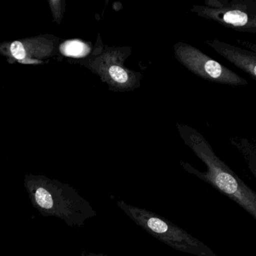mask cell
<instances>
[{
    "label": "cell",
    "instance_id": "cell-5",
    "mask_svg": "<svg viewBox=\"0 0 256 256\" xmlns=\"http://www.w3.org/2000/svg\"><path fill=\"white\" fill-rule=\"evenodd\" d=\"M191 12L234 31L256 33V0H206Z\"/></svg>",
    "mask_w": 256,
    "mask_h": 256
},
{
    "label": "cell",
    "instance_id": "cell-9",
    "mask_svg": "<svg viewBox=\"0 0 256 256\" xmlns=\"http://www.w3.org/2000/svg\"><path fill=\"white\" fill-rule=\"evenodd\" d=\"M60 51L66 57H85L90 54L91 48L85 42L80 40H70L62 44Z\"/></svg>",
    "mask_w": 256,
    "mask_h": 256
},
{
    "label": "cell",
    "instance_id": "cell-8",
    "mask_svg": "<svg viewBox=\"0 0 256 256\" xmlns=\"http://www.w3.org/2000/svg\"><path fill=\"white\" fill-rule=\"evenodd\" d=\"M230 141L243 156L250 171L256 179V143L243 137H233L230 138Z\"/></svg>",
    "mask_w": 256,
    "mask_h": 256
},
{
    "label": "cell",
    "instance_id": "cell-1",
    "mask_svg": "<svg viewBox=\"0 0 256 256\" xmlns=\"http://www.w3.org/2000/svg\"><path fill=\"white\" fill-rule=\"evenodd\" d=\"M176 126L184 142L206 165L207 170L202 172L188 162L180 161L182 168L232 200L256 221V191L216 156L208 141L196 129L180 123H177Z\"/></svg>",
    "mask_w": 256,
    "mask_h": 256
},
{
    "label": "cell",
    "instance_id": "cell-11",
    "mask_svg": "<svg viewBox=\"0 0 256 256\" xmlns=\"http://www.w3.org/2000/svg\"><path fill=\"white\" fill-rule=\"evenodd\" d=\"M87 256H108L102 253H94V252H88L87 253Z\"/></svg>",
    "mask_w": 256,
    "mask_h": 256
},
{
    "label": "cell",
    "instance_id": "cell-3",
    "mask_svg": "<svg viewBox=\"0 0 256 256\" xmlns=\"http://www.w3.org/2000/svg\"><path fill=\"white\" fill-rule=\"evenodd\" d=\"M117 205L146 232L172 249L197 256H218L204 243L160 215L124 201H118Z\"/></svg>",
    "mask_w": 256,
    "mask_h": 256
},
{
    "label": "cell",
    "instance_id": "cell-10",
    "mask_svg": "<svg viewBox=\"0 0 256 256\" xmlns=\"http://www.w3.org/2000/svg\"><path fill=\"white\" fill-rule=\"evenodd\" d=\"M64 1L50 2V5L51 10H52L54 19H55V21H56L58 24H60L62 19L64 9Z\"/></svg>",
    "mask_w": 256,
    "mask_h": 256
},
{
    "label": "cell",
    "instance_id": "cell-2",
    "mask_svg": "<svg viewBox=\"0 0 256 256\" xmlns=\"http://www.w3.org/2000/svg\"><path fill=\"white\" fill-rule=\"evenodd\" d=\"M24 187L32 205L44 216H55L72 227H81L97 216L91 204L67 183L43 175L28 174Z\"/></svg>",
    "mask_w": 256,
    "mask_h": 256
},
{
    "label": "cell",
    "instance_id": "cell-7",
    "mask_svg": "<svg viewBox=\"0 0 256 256\" xmlns=\"http://www.w3.org/2000/svg\"><path fill=\"white\" fill-rule=\"evenodd\" d=\"M236 42L240 47L218 39L207 40L206 44L256 81V44L240 39Z\"/></svg>",
    "mask_w": 256,
    "mask_h": 256
},
{
    "label": "cell",
    "instance_id": "cell-6",
    "mask_svg": "<svg viewBox=\"0 0 256 256\" xmlns=\"http://www.w3.org/2000/svg\"><path fill=\"white\" fill-rule=\"evenodd\" d=\"M174 51L178 61L202 79L230 86L248 84L246 79L192 45L178 42L174 45Z\"/></svg>",
    "mask_w": 256,
    "mask_h": 256
},
{
    "label": "cell",
    "instance_id": "cell-4",
    "mask_svg": "<svg viewBox=\"0 0 256 256\" xmlns=\"http://www.w3.org/2000/svg\"><path fill=\"white\" fill-rule=\"evenodd\" d=\"M130 53L131 48L128 47L105 46L100 54L87 57L76 63L98 75L112 91H132L140 87L142 75L124 66Z\"/></svg>",
    "mask_w": 256,
    "mask_h": 256
}]
</instances>
